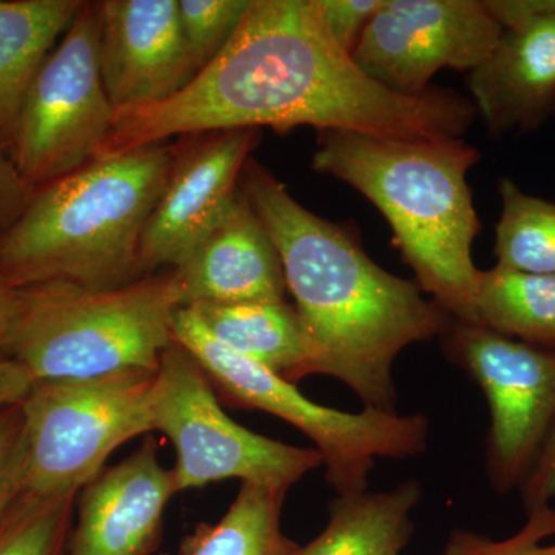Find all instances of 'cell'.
Segmentation results:
<instances>
[{
  "label": "cell",
  "mask_w": 555,
  "mask_h": 555,
  "mask_svg": "<svg viewBox=\"0 0 555 555\" xmlns=\"http://www.w3.org/2000/svg\"><path fill=\"white\" fill-rule=\"evenodd\" d=\"M467 102L429 89L403 96L364 75L339 49L312 0H251L225 49L170 100L116 113L101 158L173 137L299 126L409 139L459 138Z\"/></svg>",
  "instance_id": "6da1fadb"
},
{
  "label": "cell",
  "mask_w": 555,
  "mask_h": 555,
  "mask_svg": "<svg viewBox=\"0 0 555 555\" xmlns=\"http://www.w3.org/2000/svg\"><path fill=\"white\" fill-rule=\"evenodd\" d=\"M240 188L278 248L321 375L345 383L364 408L393 412L397 357L443 337L454 318L415 281L379 268L346 229L302 207L257 160H247Z\"/></svg>",
  "instance_id": "7a4b0ae2"
},
{
  "label": "cell",
  "mask_w": 555,
  "mask_h": 555,
  "mask_svg": "<svg viewBox=\"0 0 555 555\" xmlns=\"http://www.w3.org/2000/svg\"><path fill=\"white\" fill-rule=\"evenodd\" d=\"M480 153L459 138L409 141L320 131L313 170L352 185L382 211L415 283L449 315L480 326L481 270L473 259L480 232L466 175Z\"/></svg>",
  "instance_id": "3957f363"
},
{
  "label": "cell",
  "mask_w": 555,
  "mask_h": 555,
  "mask_svg": "<svg viewBox=\"0 0 555 555\" xmlns=\"http://www.w3.org/2000/svg\"><path fill=\"white\" fill-rule=\"evenodd\" d=\"M178 145L155 144L91 160L36 189L0 233V283L126 286L144 278L139 246L169 181Z\"/></svg>",
  "instance_id": "277c9868"
},
{
  "label": "cell",
  "mask_w": 555,
  "mask_h": 555,
  "mask_svg": "<svg viewBox=\"0 0 555 555\" xmlns=\"http://www.w3.org/2000/svg\"><path fill=\"white\" fill-rule=\"evenodd\" d=\"M181 308L175 269L115 288L46 283L17 291L9 358L35 382L156 372Z\"/></svg>",
  "instance_id": "5b68a950"
},
{
  "label": "cell",
  "mask_w": 555,
  "mask_h": 555,
  "mask_svg": "<svg viewBox=\"0 0 555 555\" xmlns=\"http://www.w3.org/2000/svg\"><path fill=\"white\" fill-rule=\"evenodd\" d=\"M171 335L233 406L268 412L308 436L323 456L326 480L338 495L366 491L369 474L378 459H409L425 451L426 416L375 408L350 414L318 404L294 383L215 338L192 309L177 310Z\"/></svg>",
  "instance_id": "8992f818"
},
{
  "label": "cell",
  "mask_w": 555,
  "mask_h": 555,
  "mask_svg": "<svg viewBox=\"0 0 555 555\" xmlns=\"http://www.w3.org/2000/svg\"><path fill=\"white\" fill-rule=\"evenodd\" d=\"M156 372L36 382L21 403L27 443L24 494L79 492L116 449L153 433Z\"/></svg>",
  "instance_id": "52a82bcc"
},
{
  "label": "cell",
  "mask_w": 555,
  "mask_h": 555,
  "mask_svg": "<svg viewBox=\"0 0 555 555\" xmlns=\"http://www.w3.org/2000/svg\"><path fill=\"white\" fill-rule=\"evenodd\" d=\"M152 415L153 430L177 451L171 469L177 494L232 478L288 491L324 465L315 448L291 447L233 422L206 371L175 339L160 357Z\"/></svg>",
  "instance_id": "ba28073f"
},
{
  "label": "cell",
  "mask_w": 555,
  "mask_h": 555,
  "mask_svg": "<svg viewBox=\"0 0 555 555\" xmlns=\"http://www.w3.org/2000/svg\"><path fill=\"white\" fill-rule=\"evenodd\" d=\"M101 3L82 2L33 79L10 156L22 178L40 189L101 156L116 112L100 68Z\"/></svg>",
  "instance_id": "9c48e42d"
},
{
  "label": "cell",
  "mask_w": 555,
  "mask_h": 555,
  "mask_svg": "<svg viewBox=\"0 0 555 555\" xmlns=\"http://www.w3.org/2000/svg\"><path fill=\"white\" fill-rule=\"evenodd\" d=\"M448 357L483 390L491 412L486 462L492 488H520L555 429V349L454 321Z\"/></svg>",
  "instance_id": "30bf717a"
},
{
  "label": "cell",
  "mask_w": 555,
  "mask_h": 555,
  "mask_svg": "<svg viewBox=\"0 0 555 555\" xmlns=\"http://www.w3.org/2000/svg\"><path fill=\"white\" fill-rule=\"evenodd\" d=\"M502 33L485 0H383L352 60L385 89L420 96L438 69L480 67Z\"/></svg>",
  "instance_id": "8fae6325"
},
{
  "label": "cell",
  "mask_w": 555,
  "mask_h": 555,
  "mask_svg": "<svg viewBox=\"0 0 555 555\" xmlns=\"http://www.w3.org/2000/svg\"><path fill=\"white\" fill-rule=\"evenodd\" d=\"M259 130L198 134L177 149L163 195L139 246L142 275L177 269L225 217L240 195V179Z\"/></svg>",
  "instance_id": "7c38bea8"
},
{
  "label": "cell",
  "mask_w": 555,
  "mask_h": 555,
  "mask_svg": "<svg viewBox=\"0 0 555 555\" xmlns=\"http://www.w3.org/2000/svg\"><path fill=\"white\" fill-rule=\"evenodd\" d=\"M100 68L116 113L170 100L198 73L178 0H104Z\"/></svg>",
  "instance_id": "4fadbf2b"
},
{
  "label": "cell",
  "mask_w": 555,
  "mask_h": 555,
  "mask_svg": "<svg viewBox=\"0 0 555 555\" xmlns=\"http://www.w3.org/2000/svg\"><path fill=\"white\" fill-rule=\"evenodd\" d=\"M175 494L171 469L160 465L158 444L149 437L80 489L67 555H156Z\"/></svg>",
  "instance_id": "5bb4252c"
},
{
  "label": "cell",
  "mask_w": 555,
  "mask_h": 555,
  "mask_svg": "<svg viewBox=\"0 0 555 555\" xmlns=\"http://www.w3.org/2000/svg\"><path fill=\"white\" fill-rule=\"evenodd\" d=\"M175 273L181 308L287 301L280 254L243 190Z\"/></svg>",
  "instance_id": "9a60e30c"
},
{
  "label": "cell",
  "mask_w": 555,
  "mask_h": 555,
  "mask_svg": "<svg viewBox=\"0 0 555 555\" xmlns=\"http://www.w3.org/2000/svg\"><path fill=\"white\" fill-rule=\"evenodd\" d=\"M467 83L492 137L539 129L555 112V20L503 30Z\"/></svg>",
  "instance_id": "2e32d148"
},
{
  "label": "cell",
  "mask_w": 555,
  "mask_h": 555,
  "mask_svg": "<svg viewBox=\"0 0 555 555\" xmlns=\"http://www.w3.org/2000/svg\"><path fill=\"white\" fill-rule=\"evenodd\" d=\"M188 309L219 341L288 383L297 385L309 375H321L315 349L297 310L287 301L198 305Z\"/></svg>",
  "instance_id": "e0dca14e"
},
{
  "label": "cell",
  "mask_w": 555,
  "mask_h": 555,
  "mask_svg": "<svg viewBox=\"0 0 555 555\" xmlns=\"http://www.w3.org/2000/svg\"><path fill=\"white\" fill-rule=\"evenodd\" d=\"M80 0H0V145L10 153L22 104Z\"/></svg>",
  "instance_id": "ac0fdd59"
},
{
  "label": "cell",
  "mask_w": 555,
  "mask_h": 555,
  "mask_svg": "<svg viewBox=\"0 0 555 555\" xmlns=\"http://www.w3.org/2000/svg\"><path fill=\"white\" fill-rule=\"evenodd\" d=\"M420 500L415 480L390 491L339 495L326 529L295 555H400L414 532L411 514Z\"/></svg>",
  "instance_id": "d6986e66"
},
{
  "label": "cell",
  "mask_w": 555,
  "mask_h": 555,
  "mask_svg": "<svg viewBox=\"0 0 555 555\" xmlns=\"http://www.w3.org/2000/svg\"><path fill=\"white\" fill-rule=\"evenodd\" d=\"M286 494L276 486L244 481L224 517L196 526L179 555H295L299 545L281 531Z\"/></svg>",
  "instance_id": "ffe728a7"
},
{
  "label": "cell",
  "mask_w": 555,
  "mask_h": 555,
  "mask_svg": "<svg viewBox=\"0 0 555 555\" xmlns=\"http://www.w3.org/2000/svg\"><path fill=\"white\" fill-rule=\"evenodd\" d=\"M477 313L496 334L555 349V273L535 275L496 264L481 272Z\"/></svg>",
  "instance_id": "44dd1931"
},
{
  "label": "cell",
  "mask_w": 555,
  "mask_h": 555,
  "mask_svg": "<svg viewBox=\"0 0 555 555\" xmlns=\"http://www.w3.org/2000/svg\"><path fill=\"white\" fill-rule=\"evenodd\" d=\"M502 217L495 229L496 264L535 275L555 273V204L502 179Z\"/></svg>",
  "instance_id": "7402d4cb"
},
{
  "label": "cell",
  "mask_w": 555,
  "mask_h": 555,
  "mask_svg": "<svg viewBox=\"0 0 555 555\" xmlns=\"http://www.w3.org/2000/svg\"><path fill=\"white\" fill-rule=\"evenodd\" d=\"M78 494H22L0 520V555H67Z\"/></svg>",
  "instance_id": "603a6c76"
},
{
  "label": "cell",
  "mask_w": 555,
  "mask_h": 555,
  "mask_svg": "<svg viewBox=\"0 0 555 555\" xmlns=\"http://www.w3.org/2000/svg\"><path fill=\"white\" fill-rule=\"evenodd\" d=\"M251 0H178L182 31L196 73L225 49Z\"/></svg>",
  "instance_id": "cb8c5ba5"
},
{
  "label": "cell",
  "mask_w": 555,
  "mask_h": 555,
  "mask_svg": "<svg viewBox=\"0 0 555 555\" xmlns=\"http://www.w3.org/2000/svg\"><path fill=\"white\" fill-rule=\"evenodd\" d=\"M27 443L22 404L0 409V520L24 494Z\"/></svg>",
  "instance_id": "d4e9b609"
},
{
  "label": "cell",
  "mask_w": 555,
  "mask_h": 555,
  "mask_svg": "<svg viewBox=\"0 0 555 555\" xmlns=\"http://www.w3.org/2000/svg\"><path fill=\"white\" fill-rule=\"evenodd\" d=\"M328 38L352 56L383 0H312Z\"/></svg>",
  "instance_id": "484cf974"
},
{
  "label": "cell",
  "mask_w": 555,
  "mask_h": 555,
  "mask_svg": "<svg viewBox=\"0 0 555 555\" xmlns=\"http://www.w3.org/2000/svg\"><path fill=\"white\" fill-rule=\"evenodd\" d=\"M443 555H555V545L542 546L521 532L495 542L488 537L459 529L449 539Z\"/></svg>",
  "instance_id": "4316f807"
},
{
  "label": "cell",
  "mask_w": 555,
  "mask_h": 555,
  "mask_svg": "<svg viewBox=\"0 0 555 555\" xmlns=\"http://www.w3.org/2000/svg\"><path fill=\"white\" fill-rule=\"evenodd\" d=\"M518 491L528 514L551 506L555 499V429L537 455L534 465Z\"/></svg>",
  "instance_id": "83f0119b"
},
{
  "label": "cell",
  "mask_w": 555,
  "mask_h": 555,
  "mask_svg": "<svg viewBox=\"0 0 555 555\" xmlns=\"http://www.w3.org/2000/svg\"><path fill=\"white\" fill-rule=\"evenodd\" d=\"M35 189L22 178L10 153L0 145V233L21 217Z\"/></svg>",
  "instance_id": "f1b7e54d"
},
{
  "label": "cell",
  "mask_w": 555,
  "mask_h": 555,
  "mask_svg": "<svg viewBox=\"0 0 555 555\" xmlns=\"http://www.w3.org/2000/svg\"><path fill=\"white\" fill-rule=\"evenodd\" d=\"M485 5L503 30L555 20V0H485Z\"/></svg>",
  "instance_id": "f546056e"
},
{
  "label": "cell",
  "mask_w": 555,
  "mask_h": 555,
  "mask_svg": "<svg viewBox=\"0 0 555 555\" xmlns=\"http://www.w3.org/2000/svg\"><path fill=\"white\" fill-rule=\"evenodd\" d=\"M35 383L30 372L16 360H0V409L22 403Z\"/></svg>",
  "instance_id": "4dcf8cb0"
},
{
  "label": "cell",
  "mask_w": 555,
  "mask_h": 555,
  "mask_svg": "<svg viewBox=\"0 0 555 555\" xmlns=\"http://www.w3.org/2000/svg\"><path fill=\"white\" fill-rule=\"evenodd\" d=\"M17 313V291L0 283V360L9 358L11 335Z\"/></svg>",
  "instance_id": "1f68e13d"
},
{
  "label": "cell",
  "mask_w": 555,
  "mask_h": 555,
  "mask_svg": "<svg viewBox=\"0 0 555 555\" xmlns=\"http://www.w3.org/2000/svg\"><path fill=\"white\" fill-rule=\"evenodd\" d=\"M520 532L535 542L555 535V507L546 506L528 514V521Z\"/></svg>",
  "instance_id": "d6a6232c"
},
{
  "label": "cell",
  "mask_w": 555,
  "mask_h": 555,
  "mask_svg": "<svg viewBox=\"0 0 555 555\" xmlns=\"http://www.w3.org/2000/svg\"><path fill=\"white\" fill-rule=\"evenodd\" d=\"M156 555H170V554H167V553H160V554H156Z\"/></svg>",
  "instance_id": "836d02e7"
}]
</instances>
